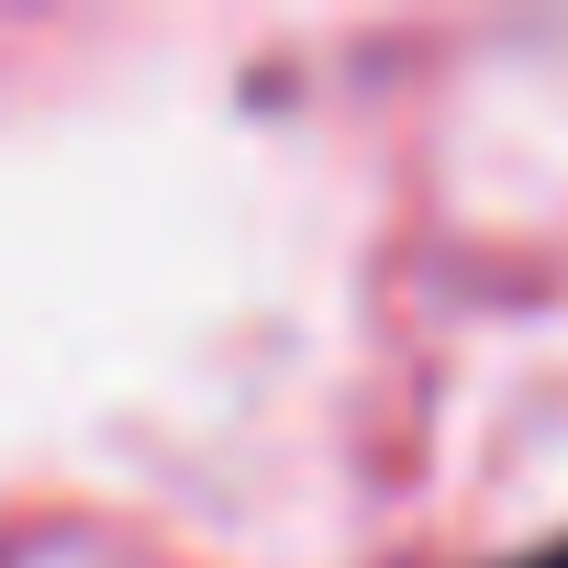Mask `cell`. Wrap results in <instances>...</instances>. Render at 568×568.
Listing matches in <instances>:
<instances>
[{
  "instance_id": "cell-1",
  "label": "cell",
  "mask_w": 568,
  "mask_h": 568,
  "mask_svg": "<svg viewBox=\"0 0 568 568\" xmlns=\"http://www.w3.org/2000/svg\"><path fill=\"white\" fill-rule=\"evenodd\" d=\"M524 568H568V557H524Z\"/></svg>"
}]
</instances>
